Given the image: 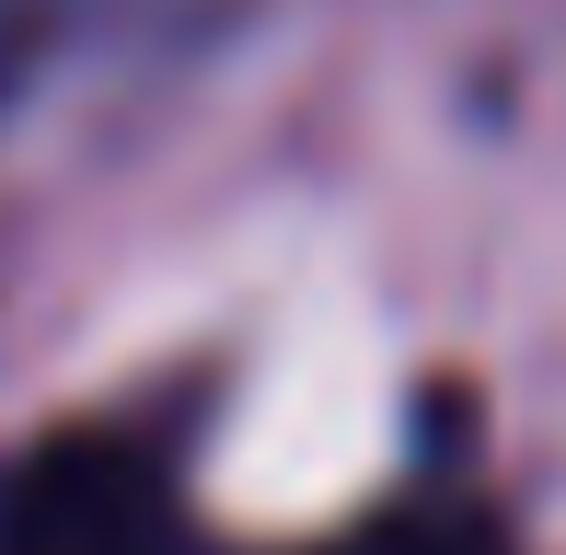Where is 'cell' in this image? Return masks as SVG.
I'll use <instances>...</instances> for the list:
<instances>
[{"instance_id": "7a4b0ae2", "label": "cell", "mask_w": 566, "mask_h": 555, "mask_svg": "<svg viewBox=\"0 0 566 555\" xmlns=\"http://www.w3.org/2000/svg\"><path fill=\"white\" fill-rule=\"evenodd\" d=\"M116 12H127V0H0V116H12L70 46H93Z\"/></svg>"}, {"instance_id": "3957f363", "label": "cell", "mask_w": 566, "mask_h": 555, "mask_svg": "<svg viewBox=\"0 0 566 555\" xmlns=\"http://www.w3.org/2000/svg\"><path fill=\"white\" fill-rule=\"evenodd\" d=\"M313 555H509V533L474 510V498H405V510L358 521V533L313 544Z\"/></svg>"}, {"instance_id": "6da1fadb", "label": "cell", "mask_w": 566, "mask_h": 555, "mask_svg": "<svg viewBox=\"0 0 566 555\" xmlns=\"http://www.w3.org/2000/svg\"><path fill=\"white\" fill-rule=\"evenodd\" d=\"M0 555H197V533L163 451L127 428H82L0 474Z\"/></svg>"}]
</instances>
